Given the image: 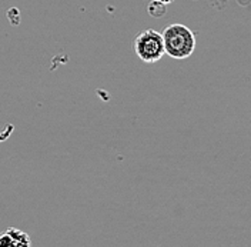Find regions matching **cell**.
I'll list each match as a JSON object with an SVG mask.
<instances>
[{"label": "cell", "instance_id": "1", "mask_svg": "<svg viewBox=\"0 0 251 247\" xmlns=\"http://www.w3.org/2000/svg\"><path fill=\"white\" fill-rule=\"evenodd\" d=\"M164 53L172 59L183 60L190 57L196 49V34L181 23H173L161 33Z\"/></svg>", "mask_w": 251, "mask_h": 247}, {"label": "cell", "instance_id": "4", "mask_svg": "<svg viewBox=\"0 0 251 247\" xmlns=\"http://www.w3.org/2000/svg\"><path fill=\"white\" fill-rule=\"evenodd\" d=\"M166 6L167 4H163V3H158V1H154L151 0V3L149 4V15L153 16V17H160L166 13Z\"/></svg>", "mask_w": 251, "mask_h": 247}, {"label": "cell", "instance_id": "3", "mask_svg": "<svg viewBox=\"0 0 251 247\" xmlns=\"http://www.w3.org/2000/svg\"><path fill=\"white\" fill-rule=\"evenodd\" d=\"M30 246L29 234L15 227L0 233V247H27Z\"/></svg>", "mask_w": 251, "mask_h": 247}, {"label": "cell", "instance_id": "5", "mask_svg": "<svg viewBox=\"0 0 251 247\" xmlns=\"http://www.w3.org/2000/svg\"><path fill=\"white\" fill-rule=\"evenodd\" d=\"M154 1H158V3H163V4H170L174 0H154Z\"/></svg>", "mask_w": 251, "mask_h": 247}, {"label": "cell", "instance_id": "2", "mask_svg": "<svg viewBox=\"0 0 251 247\" xmlns=\"http://www.w3.org/2000/svg\"><path fill=\"white\" fill-rule=\"evenodd\" d=\"M134 52L137 57L147 64L158 62L166 55L161 33L153 29L141 31L134 39Z\"/></svg>", "mask_w": 251, "mask_h": 247}]
</instances>
